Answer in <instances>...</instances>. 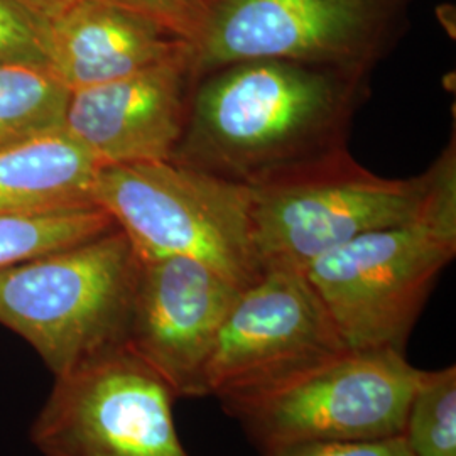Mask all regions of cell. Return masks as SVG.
Here are the masks:
<instances>
[{
	"instance_id": "obj_1",
	"label": "cell",
	"mask_w": 456,
	"mask_h": 456,
	"mask_svg": "<svg viewBox=\"0 0 456 456\" xmlns=\"http://www.w3.org/2000/svg\"><path fill=\"white\" fill-rule=\"evenodd\" d=\"M456 171L455 144L424 175L391 180L325 152L248 181L256 252L265 271L305 273L355 237L409 222Z\"/></svg>"
},
{
	"instance_id": "obj_2",
	"label": "cell",
	"mask_w": 456,
	"mask_h": 456,
	"mask_svg": "<svg viewBox=\"0 0 456 456\" xmlns=\"http://www.w3.org/2000/svg\"><path fill=\"white\" fill-rule=\"evenodd\" d=\"M456 254V171L416 218L355 237L305 276L350 350L406 355L412 326Z\"/></svg>"
},
{
	"instance_id": "obj_3",
	"label": "cell",
	"mask_w": 456,
	"mask_h": 456,
	"mask_svg": "<svg viewBox=\"0 0 456 456\" xmlns=\"http://www.w3.org/2000/svg\"><path fill=\"white\" fill-rule=\"evenodd\" d=\"M222 69L196 94L188 149L242 183L313 158L342 122L348 97L328 66L259 60Z\"/></svg>"
},
{
	"instance_id": "obj_4",
	"label": "cell",
	"mask_w": 456,
	"mask_h": 456,
	"mask_svg": "<svg viewBox=\"0 0 456 456\" xmlns=\"http://www.w3.org/2000/svg\"><path fill=\"white\" fill-rule=\"evenodd\" d=\"M141 261L120 228L0 269V325L54 377L127 345Z\"/></svg>"
},
{
	"instance_id": "obj_5",
	"label": "cell",
	"mask_w": 456,
	"mask_h": 456,
	"mask_svg": "<svg viewBox=\"0 0 456 456\" xmlns=\"http://www.w3.org/2000/svg\"><path fill=\"white\" fill-rule=\"evenodd\" d=\"M92 198L141 262L195 259L240 289L264 274L247 183L173 159L118 164L100 167Z\"/></svg>"
},
{
	"instance_id": "obj_6",
	"label": "cell",
	"mask_w": 456,
	"mask_h": 456,
	"mask_svg": "<svg viewBox=\"0 0 456 456\" xmlns=\"http://www.w3.org/2000/svg\"><path fill=\"white\" fill-rule=\"evenodd\" d=\"M423 370L394 350H346L273 391L225 411L264 456L301 446L403 435Z\"/></svg>"
},
{
	"instance_id": "obj_7",
	"label": "cell",
	"mask_w": 456,
	"mask_h": 456,
	"mask_svg": "<svg viewBox=\"0 0 456 456\" xmlns=\"http://www.w3.org/2000/svg\"><path fill=\"white\" fill-rule=\"evenodd\" d=\"M175 399L126 345L54 377L31 441L45 456H188Z\"/></svg>"
},
{
	"instance_id": "obj_8",
	"label": "cell",
	"mask_w": 456,
	"mask_h": 456,
	"mask_svg": "<svg viewBox=\"0 0 456 456\" xmlns=\"http://www.w3.org/2000/svg\"><path fill=\"white\" fill-rule=\"evenodd\" d=\"M350 350L305 273L265 271L240 291L207 367L222 406L273 391Z\"/></svg>"
},
{
	"instance_id": "obj_9",
	"label": "cell",
	"mask_w": 456,
	"mask_h": 456,
	"mask_svg": "<svg viewBox=\"0 0 456 456\" xmlns=\"http://www.w3.org/2000/svg\"><path fill=\"white\" fill-rule=\"evenodd\" d=\"M382 20L384 0H215L191 46V73L259 60L355 66Z\"/></svg>"
},
{
	"instance_id": "obj_10",
	"label": "cell",
	"mask_w": 456,
	"mask_h": 456,
	"mask_svg": "<svg viewBox=\"0 0 456 456\" xmlns=\"http://www.w3.org/2000/svg\"><path fill=\"white\" fill-rule=\"evenodd\" d=\"M240 291L195 259L141 262L127 346L175 397L207 395V367Z\"/></svg>"
},
{
	"instance_id": "obj_11",
	"label": "cell",
	"mask_w": 456,
	"mask_h": 456,
	"mask_svg": "<svg viewBox=\"0 0 456 456\" xmlns=\"http://www.w3.org/2000/svg\"><path fill=\"white\" fill-rule=\"evenodd\" d=\"M191 54L69 92L65 131L100 164L171 161L186 129Z\"/></svg>"
},
{
	"instance_id": "obj_12",
	"label": "cell",
	"mask_w": 456,
	"mask_h": 456,
	"mask_svg": "<svg viewBox=\"0 0 456 456\" xmlns=\"http://www.w3.org/2000/svg\"><path fill=\"white\" fill-rule=\"evenodd\" d=\"M190 54L191 43L180 34L107 0H73L51 16L49 71L69 92Z\"/></svg>"
},
{
	"instance_id": "obj_13",
	"label": "cell",
	"mask_w": 456,
	"mask_h": 456,
	"mask_svg": "<svg viewBox=\"0 0 456 456\" xmlns=\"http://www.w3.org/2000/svg\"><path fill=\"white\" fill-rule=\"evenodd\" d=\"M100 164L63 129L0 149V215H31L94 203Z\"/></svg>"
},
{
	"instance_id": "obj_14",
	"label": "cell",
	"mask_w": 456,
	"mask_h": 456,
	"mask_svg": "<svg viewBox=\"0 0 456 456\" xmlns=\"http://www.w3.org/2000/svg\"><path fill=\"white\" fill-rule=\"evenodd\" d=\"M68 98L49 69L0 65V149L63 129Z\"/></svg>"
},
{
	"instance_id": "obj_15",
	"label": "cell",
	"mask_w": 456,
	"mask_h": 456,
	"mask_svg": "<svg viewBox=\"0 0 456 456\" xmlns=\"http://www.w3.org/2000/svg\"><path fill=\"white\" fill-rule=\"evenodd\" d=\"M115 228L95 203L31 215H0V269L82 244Z\"/></svg>"
},
{
	"instance_id": "obj_16",
	"label": "cell",
	"mask_w": 456,
	"mask_h": 456,
	"mask_svg": "<svg viewBox=\"0 0 456 456\" xmlns=\"http://www.w3.org/2000/svg\"><path fill=\"white\" fill-rule=\"evenodd\" d=\"M403 438L412 456H456V367L423 370L409 401Z\"/></svg>"
},
{
	"instance_id": "obj_17",
	"label": "cell",
	"mask_w": 456,
	"mask_h": 456,
	"mask_svg": "<svg viewBox=\"0 0 456 456\" xmlns=\"http://www.w3.org/2000/svg\"><path fill=\"white\" fill-rule=\"evenodd\" d=\"M51 16L31 0H0V65L49 69Z\"/></svg>"
},
{
	"instance_id": "obj_18",
	"label": "cell",
	"mask_w": 456,
	"mask_h": 456,
	"mask_svg": "<svg viewBox=\"0 0 456 456\" xmlns=\"http://www.w3.org/2000/svg\"><path fill=\"white\" fill-rule=\"evenodd\" d=\"M151 17L188 39L193 46L215 0H107Z\"/></svg>"
},
{
	"instance_id": "obj_19",
	"label": "cell",
	"mask_w": 456,
	"mask_h": 456,
	"mask_svg": "<svg viewBox=\"0 0 456 456\" xmlns=\"http://www.w3.org/2000/svg\"><path fill=\"white\" fill-rule=\"evenodd\" d=\"M279 456H412V453L403 435H399L380 440L310 444Z\"/></svg>"
},
{
	"instance_id": "obj_20",
	"label": "cell",
	"mask_w": 456,
	"mask_h": 456,
	"mask_svg": "<svg viewBox=\"0 0 456 456\" xmlns=\"http://www.w3.org/2000/svg\"><path fill=\"white\" fill-rule=\"evenodd\" d=\"M31 2L37 7H41L45 12H48L49 16H54L73 0H31Z\"/></svg>"
}]
</instances>
